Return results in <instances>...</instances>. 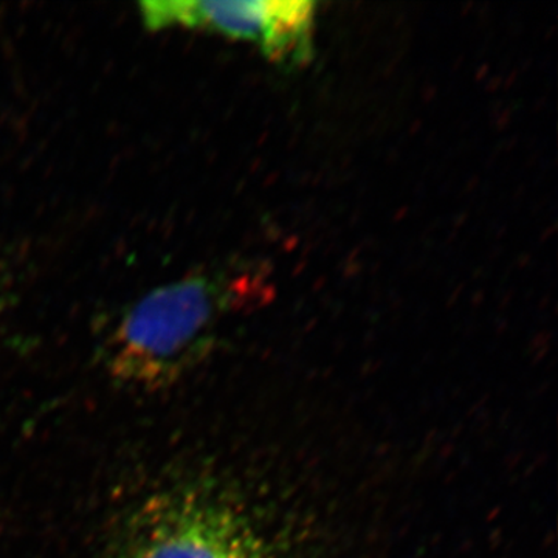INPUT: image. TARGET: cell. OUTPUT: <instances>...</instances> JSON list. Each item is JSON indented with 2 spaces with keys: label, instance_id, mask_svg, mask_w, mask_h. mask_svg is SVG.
<instances>
[{
  "label": "cell",
  "instance_id": "277c9868",
  "mask_svg": "<svg viewBox=\"0 0 558 558\" xmlns=\"http://www.w3.org/2000/svg\"><path fill=\"white\" fill-rule=\"evenodd\" d=\"M7 286H9V281H7V271L2 266H0V312H2L3 303H5Z\"/></svg>",
  "mask_w": 558,
  "mask_h": 558
},
{
  "label": "cell",
  "instance_id": "3957f363",
  "mask_svg": "<svg viewBox=\"0 0 558 558\" xmlns=\"http://www.w3.org/2000/svg\"><path fill=\"white\" fill-rule=\"evenodd\" d=\"M140 14L153 32L189 28L247 40L286 68L307 64L314 54L317 3L311 0H149L140 3Z\"/></svg>",
  "mask_w": 558,
  "mask_h": 558
},
{
  "label": "cell",
  "instance_id": "7a4b0ae2",
  "mask_svg": "<svg viewBox=\"0 0 558 558\" xmlns=\"http://www.w3.org/2000/svg\"><path fill=\"white\" fill-rule=\"evenodd\" d=\"M120 558H292L248 513L211 492L172 488L132 517Z\"/></svg>",
  "mask_w": 558,
  "mask_h": 558
},
{
  "label": "cell",
  "instance_id": "6da1fadb",
  "mask_svg": "<svg viewBox=\"0 0 558 558\" xmlns=\"http://www.w3.org/2000/svg\"><path fill=\"white\" fill-rule=\"evenodd\" d=\"M244 279L197 271L135 301L106 341L110 376L143 391L174 385L211 348L223 317L248 299Z\"/></svg>",
  "mask_w": 558,
  "mask_h": 558
}]
</instances>
